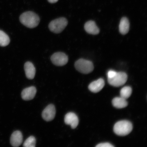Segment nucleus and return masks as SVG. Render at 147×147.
I'll return each instance as SVG.
<instances>
[{"mask_svg":"<svg viewBox=\"0 0 147 147\" xmlns=\"http://www.w3.org/2000/svg\"><path fill=\"white\" fill-rule=\"evenodd\" d=\"M21 23L28 28H34L39 24L40 18L35 13L29 11L23 13L20 16Z\"/></svg>","mask_w":147,"mask_h":147,"instance_id":"obj_1","label":"nucleus"},{"mask_svg":"<svg viewBox=\"0 0 147 147\" xmlns=\"http://www.w3.org/2000/svg\"><path fill=\"white\" fill-rule=\"evenodd\" d=\"M133 125L129 121L126 120L119 121L116 123L113 127L115 133L119 136L127 135L132 131Z\"/></svg>","mask_w":147,"mask_h":147,"instance_id":"obj_2","label":"nucleus"},{"mask_svg":"<svg viewBox=\"0 0 147 147\" xmlns=\"http://www.w3.org/2000/svg\"><path fill=\"white\" fill-rule=\"evenodd\" d=\"M74 65L77 71L84 74H88L91 73L94 69L92 62L83 59H80L77 61Z\"/></svg>","mask_w":147,"mask_h":147,"instance_id":"obj_3","label":"nucleus"},{"mask_svg":"<svg viewBox=\"0 0 147 147\" xmlns=\"http://www.w3.org/2000/svg\"><path fill=\"white\" fill-rule=\"evenodd\" d=\"M68 24V21L64 18H60L51 21L49 27L51 32L55 34H59L65 28Z\"/></svg>","mask_w":147,"mask_h":147,"instance_id":"obj_4","label":"nucleus"},{"mask_svg":"<svg viewBox=\"0 0 147 147\" xmlns=\"http://www.w3.org/2000/svg\"><path fill=\"white\" fill-rule=\"evenodd\" d=\"M127 75L124 72H117L114 76L108 78V83L110 85L115 87L123 85L127 80Z\"/></svg>","mask_w":147,"mask_h":147,"instance_id":"obj_5","label":"nucleus"},{"mask_svg":"<svg viewBox=\"0 0 147 147\" xmlns=\"http://www.w3.org/2000/svg\"><path fill=\"white\" fill-rule=\"evenodd\" d=\"M53 63L57 66H63L68 61V57L65 53L62 52L55 53L51 58Z\"/></svg>","mask_w":147,"mask_h":147,"instance_id":"obj_6","label":"nucleus"},{"mask_svg":"<svg viewBox=\"0 0 147 147\" xmlns=\"http://www.w3.org/2000/svg\"><path fill=\"white\" fill-rule=\"evenodd\" d=\"M56 110L54 105H48L43 110L42 114V118L46 121L49 122L54 119L56 115Z\"/></svg>","mask_w":147,"mask_h":147,"instance_id":"obj_7","label":"nucleus"},{"mask_svg":"<svg viewBox=\"0 0 147 147\" xmlns=\"http://www.w3.org/2000/svg\"><path fill=\"white\" fill-rule=\"evenodd\" d=\"M64 122L65 124L70 125L73 129H74L78 126L79 119L78 116L75 113H69L65 115Z\"/></svg>","mask_w":147,"mask_h":147,"instance_id":"obj_8","label":"nucleus"},{"mask_svg":"<svg viewBox=\"0 0 147 147\" xmlns=\"http://www.w3.org/2000/svg\"><path fill=\"white\" fill-rule=\"evenodd\" d=\"M36 93V88L34 86L25 88L22 92V98L25 100H32L35 96Z\"/></svg>","mask_w":147,"mask_h":147,"instance_id":"obj_9","label":"nucleus"},{"mask_svg":"<svg viewBox=\"0 0 147 147\" xmlns=\"http://www.w3.org/2000/svg\"><path fill=\"white\" fill-rule=\"evenodd\" d=\"M23 141V136L21 132L18 130L15 131L12 134L10 142L12 146L18 147L21 146Z\"/></svg>","mask_w":147,"mask_h":147,"instance_id":"obj_10","label":"nucleus"},{"mask_svg":"<svg viewBox=\"0 0 147 147\" xmlns=\"http://www.w3.org/2000/svg\"><path fill=\"white\" fill-rule=\"evenodd\" d=\"M104 80L102 78H100L91 83L89 84L88 88L92 92L96 93L100 91L104 88Z\"/></svg>","mask_w":147,"mask_h":147,"instance_id":"obj_11","label":"nucleus"},{"mask_svg":"<svg viewBox=\"0 0 147 147\" xmlns=\"http://www.w3.org/2000/svg\"><path fill=\"white\" fill-rule=\"evenodd\" d=\"M24 70L27 78L29 80H32L35 76L36 69L32 62L27 61L24 64Z\"/></svg>","mask_w":147,"mask_h":147,"instance_id":"obj_12","label":"nucleus"},{"mask_svg":"<svg viewBox=\"0 0 147 147\" xmlns=\"http://www.w3.org/2000/svg\"><path fill=\"white\" fill-rule=\"evenodd\" d=\"M84 29L88 34L96 35L100 32V30L94 21H90L86 23L84 25Z\"/></svg>","mask_w":147,"mask_h":147,"instance_id":"obj_13","label":"nucleus"},{"mask_svg":"<svg viewBox=\"0 0 147 147\" xmlns=\"http://www.w3.org/2000/svg\"><path fill=\"white\" fill-rule=\"evenodd\" d=\"M129 22L128 18L123 17L121 19L119 25V32L123 35L127 34L129 30Z\"/></svg>","mask_w":147,"mask_h":147,"instance_id":"obj_14","label":"nucleus"},{"mask_svg":"<svg viewBox=\"0 0 147 147\" xmlns=\"http://www.w3.org/2000/svg\"><path fill=\"white\" fill-rule=\"evenodd\" d=\"M126 100L121 97H115L112 101V104L116 108L121 109L127 106L128 104Z\"/></svg>","mask_w":147,"mask_h":147,"instance_id":"obj_15","label":"nucleus"},{"mask_svg":"<svg viewBox=\"0 0 147 147\" xmlns=\"http://www.w3.org/2000/svg\"><path fill=\"white\" fill-rule=\"evenodd\" d=\"M10 40L9 36L3 31L0 30V46L5 47L8 45Z\"/></svg>","mask_w":147,"mask_h":147,"instance_id":"obj_16","label":"nucleus"},{"mask_svg":"<svg viewBox=\"0 0 147 147\" xmlns=\"http://www.w3.org/2000/svg\"><path fill=\"white\" fill-rule=\"evenodd\" d=\"M132 92V90L131 87L129 86H126L121 90L120 97L126 100L131 96Z\"/></svg>","mask_w":147,"mask_h":147,"instance_id":"obj_17","label":"nucleus"},{"mask_svg":"<svg viewBox=\"0 0 147 147\" xmlns=\"http://www.w3.org/2000/svg\"><path fill=\"white\" fill-rule=\"evenodd\" d=\"M36 139L33 136L29 137L24 142L23 146L24 147H34L36 146Z\"/></svg>","mask_w":147,"mask_h":147,"instance_id":"obj_18","label":"nucleus"},{"mask_svg":"<svg viewBox=\"0 0 147 147\" xmlns=\"http://www.w3.org/2000/svg\"><path fill=\"white\" fill-rule=\"evenodd\" d=\"M97 147H113V145L109 143H102L99 144L96 146Z\"/></svg>","mask_w":147,"mask_h":147,"instance_id":"obj_19","label":"nucleus"},{"mask_svg":"<svg viewBox=\"0 0 147 147\" xmlns=\"http://www.w3.org/2000/svg\"><path fill=\"white\" fill-rule=\"evenodd\" d=\"M116 71H115L113 70H110L108 71L107 73V76L108 78H111L115 76L116 73Z\"/></svg>","mask_w":147,"mask_h":147,"instance_id":"obj_20","label":"nucleus"},{"mask_svg":"<svg viewBox=\"0 0 147 147\" xmlns=\"http://www.w3.org/2000/svg\"><path fill=\"white\" fill-rule=\"evenodd\" d=\"M49 2L51 3H54L57 2L59 0H47Z\"/></svg>","mask_w":147,"mask_h":147,"instance_id":"obj_21","label":"nucleus"}]
</instances>
